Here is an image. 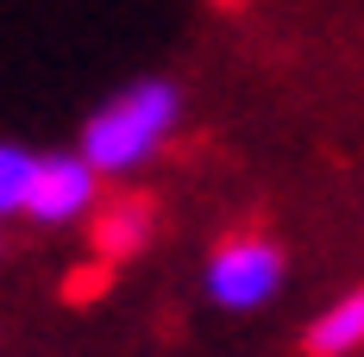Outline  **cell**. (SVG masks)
Listing matches in <instances>:
<instances>
[{"label":"cell","instance_id":"cell-1","mask_svg":"<svg viewBox=\"0 0 364 357\" xmlns=\"http://www.w3.org/2000/svg\"><path fill=\"white\" fill-rule=\"evenodd\" d=\"M176 113H182V88L164 82V75H145V82L119 88L107 107L88 113V126H82V163L95 176H132L139 163L157 157V144L170 138Z\"/></svg>","mask_w":364,"mask_h":357},{"label":"cell","instance_id":"cell-2","mask_svg":"<svg viewBox=\"0 0 364 357\" xmlns=\"http://www.w3.org/2000/svg\"><path fill=\"white\" fill-rule=\"evenodd\" d=\"M283 288V251L270 232H232L208 257V295L232 314H252Z\"/></svg>","mask_w":364,"mask_h":357},{"label":"cell","instance_id":"cell-3","mask_svg":"<svg viewBox=\"0 0 364 357\" xmlns=\"http://www.w3.org/2000/svg\"><path fill=\"white\" fill-rule=\"evenodd\" d=\"M101 201V176L82 163V150H63V157H38L32 163V188H26V207L38 226H75L82 214H95Z\"/></svg>","mask_w":364,"mask_h":357},{"label":"cell","instance_id":"cell-4","mask_svg":"<svg viewBox=\"0 0 364 357\" xmlns=\"http://www.w3.org/2000/svg\"><path fill=\"white\" fill-rule=\"evenodd\" d=\"M151 232H157V201L139 194V188H119L107 207L95 214L88 245H95L101 263H126V257H139V251L151 245Z\"/></svg>","mask_w":364,"mask_h":357},{"label":"cell","instance_id":"cell-5","mask_svg":"<svg viewBox=\"0 0 364 357\" xmlns=\"http://www.w3.org/2000/svg\"><path fill=\"white\" fill-rule=\"evenodd\" d=\"M358 345H364V288H352V295H339L327 314L308 326L301 351L308 357H352Z\"/></svg>","mask_w":364,"mask_h":357},{"label":"cell","instance_id":"cell-6","mask_svg":"<svg viewBox=\"0 0 364 357\" xmlns=\"http://www.w3.org/2000/svg\"><path fill=\"white\" fill-rule=\"evenodd\" d=\"M32 163H38V150L0 144V219L26 207V188H32Z\"/></svg>","mask_w":364,"mask_h":357},{"label":"cell","instance_id":"cell-7","mask_svg":"<svg viewBox=\"0 0 364 357\" xmlns=\"http://www.w3.org/2000/svg\"><path fill=\"white\" fill-rule=\"evenodd\" d=\"M226 6H239V0H226Z\"/></svg>","mask_w":364,"mask_h":357}]
</instances>
